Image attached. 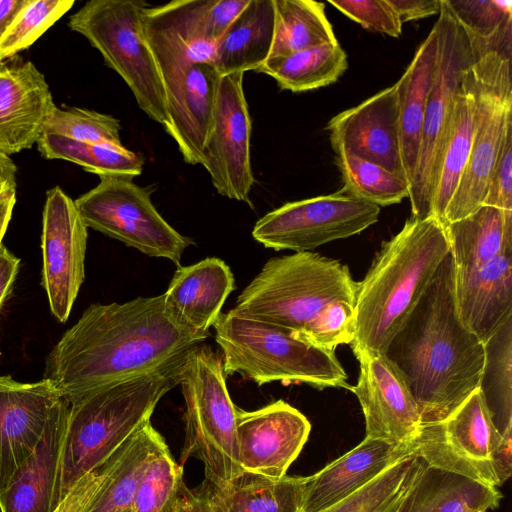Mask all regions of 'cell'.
Returning a JSON list of instances; mask_svg holds the SVG:
<instances>
[{"label":"cell","mask_w":512,"mask_h":512,"mask_svg":"<svg viewBox=\"0 0 512 512\" xmlns=\"http://www.w3.org/2000/svg\"><path fill=\"white\" fill-rule=\"evenodd\" d=\"M209 336L180 321L163 294L92 304L49 353L44 378L72 404L100 387L175 364Z\"/></svg>","instance_id":"6da1fadb"},{"label":"cell","mask_w":512,"mask_h":512,"mask_svg":"<svg viewBox=\"0 0 512 512\" xmlns=\"http://www.w3.org/2000/svg\"><path fill=\"white\" fill-rule=\"evenodd\" d=\"M449 253L385 351L415 398L422 424L451 414L479 386L484 343L459 318Z\"/></svg>","instance_id":"7a4b0ae2"},{"label":"cell","mask_w":512,"mask_h":512,"mask_svg":"<svg viewBox=\"0 0 512 512\" xmlns=\"http://www.w3.org/2000/svg\"><path fill=\"white\" fill-rule=\"evenodd\" d=\"M448 253L444 225L434 217H411L383 242L358 282L353 351L385 353Z\"/></svg>","instance_id":"3957f363"},{"label":"cell","mask_w":512,"mask_h":512,"mask_svg":"<svg viewBox=\"0 0 512 512\" xmlns=\"http://www.w3.org/2000/svg\"><path fill=\"white\" fill-rule=\"evenodd\" d=\"M183 359L161 370L100 387L70 404L55 510L79 480L103 465L150 422L160 399L178 385Z\"/></svg>","instance_id":"277c9868"},{"label":"cell","mask_w":512,"mask_h":512,"mask_svg":"<svg viewBox=\"0 0 512 512\" xmlns=\"http://www.w3.org/2000/svg\"><path fill=\"white\" fill-rule=\"evenodd\" d=\"M357 286L348 266L338 260L295 252L269 259L230 312L284 328L301 338L330 303L344 300L355 304Z\"/></svg>","instance_id":"5b68a950"},{"label":"cell","mask_w":512,"mask_h":512,"mask_svg":"<svg viewBox=\"0 0 512 512\" xmlns=\"http://www.w3.org/2000/svg\"><path fill=\"white\" fill-rule=\"evenodd\" d=\"M225 375L240 374L259 386L305 383L323 389H350L335 351L321 349L284 328L234 315H219L213 325Z\"/></svg>","instance_id":"8992f818"},{"label":"cell","mask_w":512,"mask_h":512,"mask_svg":"<svg viewBox=\"0 0 512 512\" xmlns=\"http://www.w3.org/2000/svg\"><path fill=\"white\" fill-rule=\"evenodd\" d=\"M178 385L184 397L185 437L180 465L190 457L204 465V479L229 482L243 473L236 433L237 407L226 385L223 360L200 343L183 359Z\"/></svg>","instance_id":"52a82bcc"},{"label":"cell","mask_w":512,"mask_h":512,"mask_svg":"<svg viewBox=\"0 0 512 512\" xmlns=\"http://www.w3.org/2000/svg\"><path fill=\"white\" fill-rule=\"evenodd\" d=\"M472 50L474 60L461 80L474 104L472 146L443 225L467 217L483 205L506 122L512 116L511 43Z\"/></svg>","instance_id":"ba28073f"},{"label":"cell","mask_w":512,"mask_h":512,"mask_svg":"<svg viewBox=\"0 0 512 512\" xmlns=\"http://www.w3.org/2000/svg\"><path fill=\"white\" fill-rule=\"evenodd\" d=\"M511 435L500 433L477 388L445 419L422 424L411 443L426 467L498 488L511 476Z\"/></svg>","instance_id":"9c48e42d"},{"label":"cell","mask_w":512,"mask_h":512,"mask_svg":"<svg viewBox=\"0 0 512 512\" xmlns=\"http://www.w3.org/2000/svg\"><path fill=\"white\" fill-rule=\"evenodd\" d=\"M148 6L141 0H90L69 17L68 26L99 51L127 84L138 107L164 125V85L142 24Z\"/></svg>","instance_id":"30bf717a"},{"label":"cell","mask_w":512,"mask_h":512,"mask_svg":"<svg viewBox=\"0 0 512 512\" xmlns=\"http://www.w3.org/2000/svg\"><path fill=\"white\" fill-rule=\"evenodd\" d=\"M99 183L74 200L87 226L150 257L166 258L180 266L194 242L176 231L157 211L151 191L132 177L101 175Z\"/></svg>","instance_id":"8fae6325"},{"label":"cell","mask_w":512,"mask_h":512,"mask_svg":"<svg viewBox=\"0 0 512 512\" xmlns=\"http://www.w3.org/2000/svg\"><path fill=\"white\" fill-rule=\"evenodd\" d=\"M438 30V57L426 102L417 165L408 199L413 218L430 217L444 138L450 120L453 98L465 69L473 62L469 37L447 0H442Z\"/></svg>","instance_id":"7c38bea8"},{"label":"cell","mask_w":512,"mask_h":512,"mask_svg":"<svg viewBox=\"0 0 512 512\" xmlns=\"http://www.w3.org/2000/svg\"><path fill=\"white\" fill-rule=\"evenodd\" d=\"M248 2L175 0L148 6L143 31L162 81L193 63H213L218 40Z\"/></svg>","instance_id":"4fadbf2b"},{"label":"cell","mask_w":512,"mask_h":512,"mask_svg":"<svg viewBox=\"0 0 512 512\" xmlns=\"http://www.w3.org/2000/svg\"><path fill=\"white\" fill-rule=\"evenodd\" d=\"M380 207L344 193L288 202L261 217L253 238L266 248L309 252L361 233L378 221Z\"/></svg>","instance_id":"5bb4252c"},{"label":"cell","mask_w":512,"mask_h":512,"mask_svg":"<svg viewBox=\"0 0 512 512\" xmlns=\"http://www.w3.org/2000/svg\"><path fill=\"white\" fill-rule=\"evenodd\" d=\"M244 73L221 76L211 132L203 150L202 166L216 191L253 208L251 119L243 88Z\"/></svg>","instance_id":"9a60e30c"},{"label":"cell","mask_w":512,"mask_h":512,"mask_svg":"<svg viewBox=\"0 0 512 512\" xmlns=\"http://www.w3.org/2000/svg\"><path fill=\"white\" fill-rule=\"evenodd\" d=\"M87 229L74 200L59 186L49 189L42 216V286L53 316L62 323L84 281Z\"/></svg>","instance_id":"2e32d148"},{"label":"cell","mask_w":512,"mask_h":512,"mask_svg":"<svg viewBox=\"0 0 512 512\" xmlns=\"http://www.w3.org/2000/svg\"><path fill=\"white\" fill-rule=\"evenodd\" d=\"M360 373L351 390L365 419L366 436L390 443L412 442L422 426L415 398L398 368L384 353L353 351Z\"/></svg>","instance_id":"e0dca14e"},{"label":"cell","mask_w":512,"mask_h":512,"mask_svg":"<svg viewBox=\"0 0 512 512\" xmlns=\"http://www.w3.org/2000/svg\"><path fill=\"white\" fill-rule=\"evenodd\" d=\"M66 398L46 378L19 382L0 376V493L35 450Z\"/></svg>","instance_id":"ac0fdd59"},{"label":"cell","mask_w":512,"mask_h":512,"mask_svg":"<svg viewBox=\"0 0 512 512\" xmlns=\"http://www.w3.org/2000/svg\"><path fill=\"white\" fill-rule=\"evenodd\" d=\"M310 431L308 419L283 400L254 411L237 408L236 433L243 472L273 479L284 477Z\"/></svg>","instance_id":"d6986e66"},{"label":"cell","mask_w":512,"mask_h":512,"mask_svg":"<svg viewBox=\"0 0 512 512\" xmlns=\"http://www.w3.org/2000/svg\"><path fill=\"white\" fill-rule=\"evenodd\" d=\"M326 129L333 150L349 151L405 180L401 163L396 83L335 115Z\"/></svg>","instance_id":"ffe728a7"},{"label":"cell","mask_w":512,"mask_h":512,"mask_svg":"<svg viewBox=\"0 0 512 512\" xmlns=\"http://www.w3.org/2000/svg\"><path fill=\"white\" fill-rule=\"evenodd\" d=\"M220 78L212 63L197 62L163 80L167 116L163 126L188 164L202 165Z\"/></svg>","instance_id":"44dd1931"},{"label":"cell","mask_w":512,"mask_h":512,"mask_svg":"<svg viewBox=\"0 0 512 512\" xmlns=\"http://www.w3.org/2000/svg\"><path fill=\"white\" fill-rule=\"evenodd\" d=\"M56 107L44 75L30 61L0 63V153L37 144Z\"/></svg>","instance_id":"7402d4cb"},{"label":"cell","mask_w":512,"mask_h":512,"mask_svg":"<svg viewBox=\"0 0 512 512\" xmlns=\"http://www.w3.org/2000/svg\"><path fill=\"white\" fill-rule=\"evenodd\" d=\"M414 456L412 443L365 437L317 473L304 477L300 512H320L354 494L389 467Z\"/></svg>","instance_id":"603a6c76"},{"label":"cell","mask_w":512,"mask_h":512,"mask_svg":"<svg viewBox=\"0 0 512 512\" xmlns=\"http://www.w3.org/2000/svg\"><path fill=\"white\" fill-rule=\"evenodd\" d=\"M454 293L460 320L485 343L512 316V246L479 269H455Z\"/></svg>","instance_id":"cb8c5ba5"},{"label":"cell","mask_w":512,"mask_h":512,"mask_svg":"<svg viewBox=\"0 0 512 512\" xmlns=\"http://www.w3.org/2000/svg\"><path fill=\"white\" fill-rule=\"evenodd\" d=\"M234 289L230 267L220 258L208 257L189 266H178L163 295L167 307L180 321L194 331L210 333Z\"/></svg>","instance_id":"d4e9b609"},{"label":"cell","mask_w":512,"mask_h":512,"mask_svg":"<svg viewBox=\"0 0 512 512\" xmlns=\"http://www.w3.org/2000/svg\"><path fill=\"white\" fill-rule=\"evenodd\" d=\"M70 404L49 421L33 453L0 493L1 512H54L63 441Z\"/></svg>","instance_id":"484cf974"},{"label":"cell","mask_w":512,"mask_h":512,"mask_svg":"<svg viewBox=\"0 0 512 512\" xmlns=\"http://www.w3.org/2000/svg\"><path fill=\"white\" fill-rule=\"evenodd\" d=\"M438 57V30L432 27L416 50L401 78L396 82L399 99L401 163L410 188L417 165L426 102Z\"/></svg>","instance_id":"4316f807"},{"label":"cell","mask_w":512,"mask_h":512,"mask_svg":"<svg viewBox=\"0 0 512 512\" xmlns=\"http://www.w3.org/2000/svg\"><path fill=\"white\" fill-rule=\"evenodd\" d=\"M212 512H300L304 477L268 478L243 472L225 483H200Z\"/></svg>","instance_id":"83f0119b"},{"label":"cell","mask_w":512,"mask_h":512,"mask_svg":"<svg viewBox=\"0 0 512 512\" xmlns=\"http://www.w3.org/2000/svg\"><path fill=\"white\" fill-rule=\"evenodd\" d=\"M274 33V1L249 0L218 40L213 65L220 76L257 71L268 59Z\"/></svg>","instance_id":"f1b7e54d"},{"label":"cell","mask_w":512,"mask_h":512,"mask_svg":"<svg viewBox=\"0 0 512 512\" xmlns=\"http://www.w3.org/2000/svg\"><path fill=\"white\" fill-rule=\"evenodd\" d=\"M501 499L497 488L423 464L398 512H488Z\"/></svg>","instance_id":"f546056e"},{"label":"cell","mask_w":512,"mask_h":512,"mask_svg":"<svg viewBox=\"0 0 512 512\" xmlns=\"http://www.w3.org/2000/svg\"><path fill=\"white\" fill-rule=\"evenodd\" d=\"M444 229L455 269H479L512 246V211L482 205Z\"/></svg>","instance_id":"4dcf8cb0"},{"label":"cell","mask_w":512,"mask_h":512,"mask_svg":"<svg viewBox=\"0 0 512 512\" xmlns=\"http://www.w3.org/2000/svg\"><path fill=\"white\" fill-rule=\"evenodd\" d=\"M161 437L149 422L128 439L111 456L108 474L85 512H124L131 509L138 485Z\"/></svg>","instance_id":"1f68e13d"},{"label":"cell","mask_w":512,"mask_h":512,"mask_svg":"<svg viewBox=\"0 0 512 512\" xmlns=\"http://www.w3.org/2000/svg\"><path fill=\"white\" fill-rule=\"evenodd\" d=\"M473 132L474 104L461 83L453 98L450 120L440 156L436 187L431 201L430 217L437 218L442 223L445 210L467 163Z\"/></svg>","instance_id":"d6a6232c"},{"label":"cell","mask_w":512,"mask_h":512,"mask_svg":"<svg viewBox=\"0 0 512 512\" xmlns=\"http://www.w3.org/2000/svg\"><path fill=\"white\" fill-rule=\"evenodd\" d=\"M347 67V54L337 42L268 59L257 72L272 77L281 89L297 93L336 82Z\"/></svg>","instance_id":"836d02e7"},{"label":"cell","mask_w":512,"mask_h":512,"mask_svg":"<svg viewBox=\"0 0 512 512\" xmlns=\"http://www.w3.org/2000/svg\"><path fill=\"white\" fill-rule=\"evenodd\" d=\"M273 1L274 33L268 59L285 57L322 44L338 42L326 16L323 2Z\"/></svg>","instance_id":"e575fe53"},{"label":"cell","mask_w":512,"mask_h":512,"mask_svg":"<svg viewBox=\"0 0 512 512\" xmlns=\"http://www.w3.org/2000/svg\"><path fill=\"white\" fill-rule=\"evenodd\" d=\"M484 351L478 388L500 433H512V316L484 343Z\"/></svg>","instance_id":"d590c367"},{"label":"cell","mask_w":512,"mask_h":512,"mask_svg":"<svg viewBox=\"0 0 512 512\" xmlns=\"http://www.w3.org/2000/svg\"><path fill=\"white\" fill-rule=\"evenodd\" d=\"M37 148L46 159L69 161L98 176L124 175L134 178L142 173L144 166V160L126 147L115 148L57 135L42 134Z\"/></svg>","instance_id":"8d00e7d4"},{"label":"cell","mask_w":512,"mask_h":512,"mask_svg":"<svg viewBox=\"0 0 512 512\" xmlns=\"http://www.w3.org/2000/svg\"><path fill=\"white\" fill-rule=\"evenodd\" d=\"M422 468L423 463L415 456L402 459L354 494L320 512H398Z\"/></svg>","instance_id":"74e56055"},{"label":"cell","mask_w":512,"mask_h":512,"mask_svg":"<svg viewBox=\"0 0 512 512\" xmlns=\"http://www.w3.org/2000/svg\"><path fill=\"white\" fill-rule=\"evenodd\" d=\"M334 152L344 193L379 207L408 198L409 186L402 177L349 151L338 149Z\"/></svg>","instance_id":"f35d334b"},{"label":"cell","mask_w":512,"mask_h":512,"mask_svg":"<svg viewBox=\"0 0 512 512\" xmlns=\"http://www.w3.org/2000/svg\"><path fill=\"white\" fill-rule=\"evenodd\" d=\"M183 484V466L162 436L138 485L131 512H170Z\"/></svg>","instance_id":"ab89813d"},{"label":"cell","mask_w":512,"mask_h":512,"mask_svg":"<svg viewBox=\"0 0 512 512\" xmlns=\"http://www.w3.org/2000/svg\"><path fill=\"white\" fill-rule=\"evenodd\" d=\"M120 130V121L109 114L78 107L56 106L46 119L42 134L125 148L121 142Z\"/></svg>","instance_id":"60d3db41"},{"label":"cell","mask_w":512,"mask_h":512,"mask_svg":"<svg viewBox=\"0 0 512 512\" xmlns=\"http://www.w3.org/2000/svg\"><path fill=\"white\" fill-rule=\"evenodd\" d=\"M74 3L73 0H28L0 39V63L29 48Z\"/></svg>","instance_id":"b9f144b4"},{"label":"cell","mask_w":512,"mask_h":512,"mask_svg":"<svg viewBox=\"0 0 512 512\" xmlns=\"http://www.w3.org/2000/svg\"><path fill=\"white\" fill-rule=\"evenodd\" d=\"M468 36L490 41L512 25L511 1L447 0Z\"/></svg>","instance_id":"7bdbcfd3"},{"label":"cell","mask_w":512,"mask_h":512,"mask_svg":"<svg viewBox=\"0 0 512 512\" xmlns=\"http://www.w3.org/2000/svg\"><path fill=\"white\" fill-rule=\"evenodd\" d=\"M303 340L328 351L354 338V303L338 300L327 305L308 325Z\"/></svg>","instance_id":"ee69618b"},{"label":"cell","mask_w":512,"mask_h":512,"mask_svg":"<svg viewBox=\"0 0 512 512\" xmlns=\"http://www.w3.org/2000/svg\"><path fill=\"white\" fill-rule=\"evenodd\" d=\"M329 3L366 29L391 37L402 34L403 23L388 0H341Z\"/></svg>","instance_id":"f6af8a7d"},{"label":"cell","mask_w":512,"mask_h":512,"mask_svg":"<svg viewBox=\"0 0 512 512\" xmlns=\"http://www.w3.org/2000/svg\"><path fill=\"white\" fill-rule=\"evenodd\" d=\"M483 205L512 211V116L506 122L501 148Z\"/></svg>","instance_id":"bcb514c9"},{"label":"cell","mask_w":512,"mask_h":512,"mask_svg":"<svg viewBox=\"0 0 512 512\" xmlns=\"http://www.w3.org/2000/svg\"><path fill=\"white\" fill-rule=\"evenodd\" d=\"M402 23L439 14L442 0H388Z\"/></svg>","instance_id":"7dc6e473"},{"label":"cell","mask_w":512,"mask_h":512,"mask_svg":"<svg viewBox=\"0 0 512 512\" xmlns=\"http://www.w3.org/2000/svg\"><path fill=\"white\" fill-rule=\"evenodd\" d=\"M170 512H212V510L200 484L195 488H188L184 483Z\"/></svg>","instance_id":"c3c4849f"},{"label":"cell","mask_w":512,"mask_h":512,"mask_svg":"<svg viewBox=\"0 0 512 512\" xmlns=\"http://www.w3.org/2000/svg\"><path fill=\"white\" fill-rule=\"evenodd\" d=\"M20 259L10 252L3 244L0 246V310L9 295L16 275Z\"/></svg>","instance_id":"681fc988"},{"label":"cell","mask_w":512,"mask_h":512,"mask_svg":"<svg viewBox=\"0 0 512 512\" xmlns=\"http://www.w3.org/2000/svg\"><path fill=\"white\" fill-rule=\"evenodd\" d=\"M16 203V185L0 193V246Z\"/></svg>","instance_id":"f907efd6"},{"label":"cell","mask_w":512,"mask_h":512,"mask_svg":"<svg viewBox=\"0 0 512 512\" xmlns=\"http://www.w3.org/2000/svg\"><path fill=\"white\" fill-rule=\"evenodd\" d=\"M28 0H0V39Z\"/></svg>","instance_id":"816d5d0a"},{"label":"cell","mask_w":512,"mask_h":512,"mask_svg":"<svg viewBox=\"0 0 512 512\" xmlns=\"http://www.w3.org/2000/svg\"><path fill=\"white\" fill-rule=\"evenodd\" d=\"M14 175L12 160L0 153V181H10Z\"/></svg>","instance_id":"f5cc1de1"},{"label":"cell","mask_w":512,"mask_h":512,"mask_svg":"<svg viewBox=\"0 0 512 512\" xmlns=\"http://www.w3.org/2000/svg\"><path fill=\"white\" fill-rule=\"evenodd\" d=\"M14 185H16V183H14V182L0 181V193L3 192L8 187L14 186Z\"/></svg>","instance_id":"db71d44e"},{"label":"cell","mask_w":512,"mask_h":512,"mask_svg":"<svg viewBox=\"0 0 512 512\" xmlns=\"http://www.w3.org/2000/svg\"><path fill=\"white\" fill-rule=\"evenodd\" d=\"M124 512H131V509L127 510V511H124Z\"/></svg>","instance_id":"11a10c76"}]
</instances>
